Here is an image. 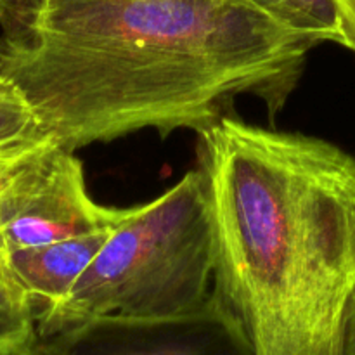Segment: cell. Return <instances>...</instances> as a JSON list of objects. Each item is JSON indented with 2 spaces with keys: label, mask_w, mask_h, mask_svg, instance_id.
<instances>
[{
  "label": "cell",
  "mask_w": 355,
  "mask_h": 355,
  "mask_svg": "<svg viewBox=\"0 0 355 355\" xmlns=\"http://www.w3.org/2000/svg\"><path fill=\"white\" fill-rule=\"evenodd\" d=\"M2 156H3V155H2Z\"/></svg>",
  "instance_id": "obj_13"
},
{
  "label": "cell",
  "mask_w": 355,
  "mask_h": 355,
  "mask_svg": "<svg viewBox=\"0 0 355 355\" xmlns=\"http://www.w3.org/2000/svg\"><path fill=\"white\" fill-rule=\"evenodd\" d=\"M214 281L210 198L196 166L153 201L125 210L68 297L37 322L38 336L104 315L191 312L210 298Z\"/></svg>",
  "instance_id": "obj_3"
},
{
  "label": "cell",
  "mask_w": 355,
  "mask_h": 355,
  "mask_svg": "<svg viewBox=\"0 0 355 355\" xmlns=\"http://www.w3.org/2000/svg\"><path fill=\"white\" fill-rule=\"evenodd\" d=\"M284 28L312 37L319 44L345 47L342 21L333 0H250Z\"/></svg>",
  "instance_id": "obj_8"
},
{
  "label": "cell",
  "mask_w": 355,
  "mask_h": 355,
  "mask_svg": "<svg viewBox=\"0 0 355 355\" xmlns=\"http://www.w3.org/2000/svg\"><path fill=\"white\" fill-rule=\"evenodd\" d=\"M33 355H255L241 321L217 291L166 318L104 315L38 340Z\"/></svg>",
  "instance_id": "obj_5"
},
{
  "label": "cell",
  "mask_w": 355,
  "mask_h": 355,
  "mask_svg": "<svg viewBox=\"0 0 355 355\" xmlns=\"http://www.w3.org/2000/svg\"><path fill=\"white\" fill-rule=\"evenodd\" d=\"M214 290L255 355H343L355 302V156L236 114L198 134Z\"/></svg>",
  "instance_id": "obj_2"
},
{
  "label": "cell",
  "mask_w": 355,
  "mask_h": 355,
  "mask_svg": "<svg viewBox=\"0 0 355 355\" xmlns=\"http://www.w3.org/2000/svg\"><path fill=\"white\" fill-rule=\"evenodd\" d=\"M10 55H12V49H10L9 42L3 37H0V90L7 89V69H9Z\"/></svg>",
  "instance_id": "obj_11"
},
{
  "label": "cell",
  "mask_w": 355,
  "mask_h": 355,
  "mask_svg": "<svg viewBox=\"0 0 355 355\" xmlns=\"http://www.w3.org/2000/svg\"><path fill=\"white\" fill-rule=\"evenodd\" d=\"M125 210L92 200L82 162L54 139L0 156V255L114 227Z\"/></svg>",
  "instance_id": "obj_4"
},
{
  "label": "cell",
  "mask_w": 355,
  "mask_h": 355,
  "mask_svg": "<svg viewBox=\"0 0 355 355\" xmlns=\"http://www.w3.org/2000/svg\"><path fill=\"white\" fill-rule=\"evenodd\" d=\"M343 355H355V302L350 309L349 321H347L345 331V352Z\"/></svg>",
  "instance_id": "obj_12"
},
{
  "label": "cell",
  "mask_w": 355,
  "mask_h": 355,
  "mask_svg": "<svg viewBox=\"0 0 355 355\" xmlns=\"http://www.w3.org/2000/svg\"><path fill=\"white\" fill-rule=\"evenodd\" d=\"M30 104L14 89L0 90V156L47 141Z\"/></svg>",
  "instance_id": "obj_9"
},
{
  "label": "cell",
  "mask_w": 355,
  "mask_h": 355,
  "mask_svg": "<svg viewBox=\"0 0 355 355\" xmlns=\"http://www.w3.org/2000/svg\"><path fill=\"white\" fill-rule=\"evenodd\" d=\"M342 21L345 47L355 54V0H333Z\"/></svg>",
  "instance_id": "obj_10"
},
{
  "label": "cell",
  "mask_w": 355,
  "mask_h": 355,
  "mask_svg": "<svg viewBox=\"0 0 355 355\" xmlns=\"http://www.w3.org/2000/svg\"><path fill=\"white\" fill-rule=\"evenodd\" d=\"M0 28L7 85L69 151L141 130L198 135L243 96L274 118L321 45L250 0H0Z\"/></svg>",
  "instance_id": "obj_1"
},
{
  "label": "cell",
  "mask_w": 355,
  "mask_h": 355,
  "mask_svg": "<svg viewBox=\"0 0 355 355\" xmlns=\"http://www.w3.org/2000/svg\"><path fill=\"white\" fill-rule=\"evenodd\" d=\"M38 340L33 304L0 260V355H33Z\"/></svg>",
  "instance_id": "obj_7"
},
{
  "label": "cell",
  "mask_w": 355,
  "mask_h": 355,
  "mask_svg": "<svg viewBox=\"0 0 355 355\" xmlns=\"http://www.w3.org/2000/svg\"><path fill=\"white\" fill-rule=\"evenodd\" d=\"M110 229L73 236L62 241L19 248L0 255L33 304L37 322L69 295L110 238Z\"/></svg>",
  "instance_id": "obj_6"
}]
</instances>
